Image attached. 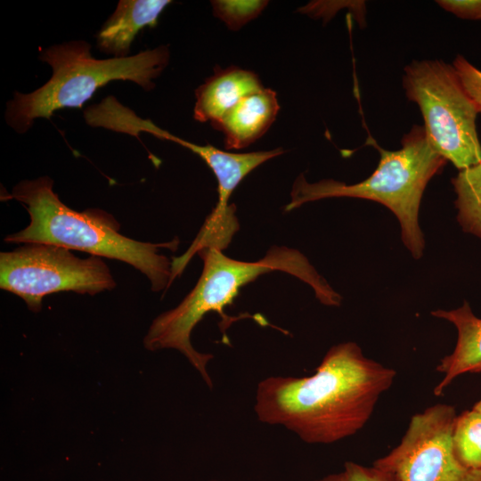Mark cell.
Here are the masks:
<instances>
[{"label":"cell","mask_w":481,"mask_h":481,"mask_svg":"<svg viewBox=\"0 0 481 481\" xmlns=\"http://www.w3.org/2000/svg\"><path fill=\"white\" fill-rule=\"evenodd\" d=\"M462 86L481 113V71L463 56L458 55L452 62Z\"/></svg>","instance_id":"obj_16"},{"label":"cell","mask_w":481,"mask_h":481,"mask_svg":"<svg viewBox=\"0 0 481 481\" xmlns=\"http://www.w3.org/2000/svg\"><path fill=\"white\" fill-rule=\"evenodd\" d=\"M457 415L446 404L414 414L400 443L372 466L393 481H481V469L466 467L455 454Z\"/></svg>","instance_id":"obj_8"},{"label":"cell","mask_w":481,"mask_h":481,"mask_svg":"<svg viewBox=\"0 0 481 481\" xmlns=\"http://www.w3.org/2000/svg\"><path fill=\"white\" fill-rule=\"evenodd\" d=\"M212 481H217V480H212Z\"/></svg>","instance_id":"obj_21"},{"label":"cell","mask_w":481,"mask_h":481,"mask_svg":"<svg viewBox=\"0 0 481 481\" xmlns=\"http://www.w3.org/2000/svg\"><path fill=\"white\" fill-rule=\"evenodd\" d=\"M452 183L458 222L464 232L481 238V163L460 170Z\"/></svg>","instance_id":"obj_13"},{"label":"cell","mask_w":481,"mask_h":481,"mask_svg":"<svg viewBox=\"0 0 481 481\" xmlns=\"http://www.w3.org/2000/svg\"><path fill=\"white\" fill-rule=\"evenodd\" d=\"M436 3L459 18L481 20V0H438Z\"/></svg>","instance_id":"obj_17"},{"label":"cell","mask_w":481,"mask_h":481,"mask_svg":"<svg viewBox=\"0 0 481 481\" xmlns=\"http://www.w3.org/2000/svg\"><path fill=\"white\" fill-rule=\"evenodd\" d=\"M222 251L208 248L198 252L203 261V269L196 285L180 304L152 321L143 338L147 350L175 349L181 353L210 389L213 388V380L208 371V364L214 356L196 350L191 335L207 314L215 312L222 318L223 341L229 344L225 331L240 317H231L224 310L232 305L243 286L262 274L281 271L307 283L325 306H338L342 299L306 256L295 249L273 246L263 258L253 262L231 258Z\"/></svg>","instance_id":"obj_2"},{"label":"cell","mask_w":481,"mask_h":481,"mask_svg":"<svg viewBox=\"0 0 481 481\" xmlns=\"http://www.w3.org/2000/svg\"><path fill=\"white\" fill-rule=\"evenodd\" d=\"M315 481H347L344 471L325 476Z\"/></svg>","instance_id":"obj_19"},{"label":"cell","mask_w":481,"mask_h":481,"mask_svg":"<svg viewBox=\"0 0 481 481\" xmlns=\"http://www.w3.org/2000/svg\"><path fill=\"white\" fill-rule=\"evenodd\" d=\"M452 444L460 461L468 468L481 469V413L473 408L457 415Z\"/></svg>","instance_id":"obj_14"},{"label":"cell","mask_w":481,"mask_h":481,"mask_svg":"<svg viewBox=\"0 0 481 481\" xmlns=\"http://www.w3.org/2000/svg\"><path fill=\"white\" fill-rule=\"evenodd\" d=\"M263 88L257 74L238 67L216 68L195 90L193 118L213 126L242 98Z\"/></svg>","instance_id":"obj_9"},{"label":"cell","mask_w":481,"mask_h":481,"mask_svg":"<svg viewBox=\"0 0 481 481\" xmlns=\"http://www.w3.org/2000/svg\"><path fill=\"white\" fill-rule=\"evenodd\" d=\"M375 171L354 184L332 179L308 183L303 175L295 180L290 200L284 211L326 198L348 197L377 201L388 208L399 220L402 240L415 258L422 256L423 234L419 224V210L423 192L429 180L438 174L447 160L433 147L423 126L414 125L402 139L397 151L380 148Z\"/></svg>","instance_id":"obj_5"},{"label":"cell","mask_w":481,"mask_h":481,"mask_svg":"<svg viewBox=\"0 0 481 481\" xmlns=\"http://www.w3.org/2000/svg\"><path fill=\"white\" fill-rule=\"evenodd\" d=\"M279 110L276 93L263 87L242 98L212 126L224 134L226 149L240 150L268 130Z\"/></svg>","instance_id":"obj_10"},{"label":"cell","mask_w":481,"mask_h":481,"mask_svg":"<svg viewBox=\"0 0 481 481\" xmlns=\"http://www.w3.org/2000/svg\"><path fill=\"white\" fill-rule=\"evenodd\" d=\"M431 314L452 322L458 332L453 351L436 366L443 379L434 388V394L441 395L460 375L481 372V318L473 314L467 302L454 310H436Z\"/></svg>","instance_id":"obj_11"},{"label":"cell","mask_w":481,"mask_h":481,"mask_svg":"<svg viewBox=\"0 0 481 481\" xmlns=\"http://www.w3.org/2000/svg\"><path fill=\"white\" fill-rule=\"evenodd\" d=\"M169 0H120L114 12L97 32L98 49L113 58L128 57L140 30L154 27Z\"/></svg>","instance_id":"obj_12"},{"label":"cell","mask_w":481,"mask_h":481,"mask_svg":"<svg viewBox=\"0 0 481 481\" xmlns=\"http://www.w3.org/2000/svg\"><path fill=\"white\" fill-rule=\"evenodd\" d=\"M344 473L347 481H393L386 473L375 467H366L356 462L346 461Z\"/></svg>","instance_id":"obj_18"},{"label":"cell","mask_w":481,"mask_h":481,"mask_svg":"<svg viewBox=\"0 0 481 481\" xmlns=\"http://www.w3.org/2000/svg\"><path fill=\"white\" fill-rule=\"evenodd\" d=\"M91 47L86 41L71 40L42 50L38 58L51 67L52 76L31 93H14L6 104L7 125L24 134L37 118H50L64 108H81L98 89L115 80L131 81L151 91L170 57L167 45L108 59L94 58Z\"/></svg>","instance_id":"obj_4"},{"label":"cell","mask_w":481,"mask_h":481,"mask_svg":"<svg viewBox=\"0 0 481 481\" xmlns=\"http://www.w3.org/2000/svg\"><path fill=\"white\" fill-rule=\"evenodd\" d=\"M396 371L348 341L331 346L313 375L271 376L257 387L259 421L282 426L311 444H333L360 431Z\"/></svg>","instance_id":"obj_1"},{"label":"cell","mask_w":481,"mask_h":481,"mask_svg":"<svg viewBox=\"0 0 481 481\" xmlns=\"http://www.w3.org/2000/svg\"><path fill=\"white\" fill-rule=\"evenodd\" d=\"M407 98L418 104L434 149L461 170L481 163L477 110L452 67L439 60L412 61L404 67Z\"/></svg>","instance_id":"obj_6"},{"label":"cell","mask_w":481,"mask_h":481,"mask_svg":"<svg viewBox=\"0 0 481 481\" xmlns=\"http://www.w3.org/2000/svg\"><path fill=\"white\" fill-rule=\"evenodd\" d=\"M24 245L0 254V288L20 297L37 313L43 298L52 293L72 291L96 295L116 287L102 257L80 258L72 250L47 243Z\"/></svg>","instance_id":"obj_7"},{"label":"cell","mask_w":481,"mask_h":481,"mask_svg":"<svg viewBox=\"0 0 481 481\" xmlns=\"http://www.w3.org/2000/svg\"><path fill=\"white\" fill-rule=\"evenodd\" d=\"M267 4V1L216 0L211 2L214 14L232 30H238L257 18Z\"/></svg>","instance_id":"obj_15"},{"label":"cell","mask_w":481,"mask_h":481,"mask_svg":"<svg viewBox=\"0 0 481 481\" xmlns=\"http://www.w3.org/2000/svg\"><path fill=\"white\" fill-rule=\"evenodd\" d=\"M11 197L24 206L30 222L24 229L7 235L5 242L47 243L119 260L143 273L152 291L170 286L172 261L159 254V249L175 250L177 238L162 243L128 238L120 233L118 222L110 213L97 208L79 212L66 206L47 175L19 182Z\"/></svg>","instance_id":"obj_3"},{"label":"cell","mask_w":481,"mask_h":481,"mask_svg":"<svg viewBox=\"0 0 481 481\" xmlns=\"http://www.w3.org/2000/svg\"><path fill=\"white\" fill-rule=\"evenodd\" d=\"M472 408L481 413V399L477 402Z\"/></svg>","instance_id":"obj_20"}]
</instances>
